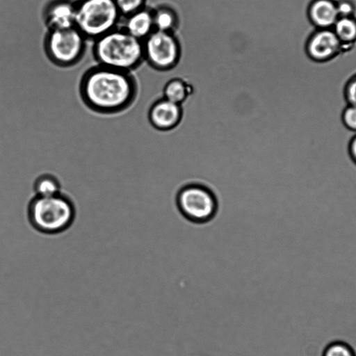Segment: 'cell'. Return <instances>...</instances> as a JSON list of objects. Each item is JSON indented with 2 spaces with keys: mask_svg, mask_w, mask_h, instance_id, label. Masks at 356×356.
Listing matches in <instances>:
<instances>
[{
  "mask_svg": "<svg viewBox=\"0 0 356 356\" xmlns=\"http://www.w3.org/2000/svg\"><path fill=\"white\" fill-rule=\"evenodd\" d=\"M323 356H355V353L348 344L336 341L325 348Z\"/></svg>",
  "mask_w": 356,
  "mask_h": 356,
  "instance_id": "cell-18",
  "label": "cell"
},
{
  "mask_svg": "<svg viewBox=\"0 0 356 356\" xmlns=\"http://www.w3.org/2000/svg\"><path fill=\"white\" fill-rule=\"evenodd\" d=\"M88 39L75 27L47 30L43 41L44 51L54 65L68 68L83 58Z\"/></svg>",
  "mask_w": 356,
  "mask_h": 356,
  "instance_id": "cell-5",
  "label": "cell"
},
{
  "mask_svg": "<svg viewBox=\"0 0 356 356\" xmlns=\"http://www.w3.org/2000/svg\"><path fill=\"white\" fill-rule=\"evenodd\" d=\"M348 151L352 160L356 164V135L349 143Z\"/></svg>",
  "mask_w": 356,
  "mask_h": 356,
  "instance_id": "cell-22",
  "label": "cell"
},
{
  "mask_svg": "<svg viewBox=\"0 0 356 356\" xmlns=\"http://www.w3.org/2000/svg\"><path fill=\"white\" fill-rule=\"evenodd\" d=\"M341 44L332 29H316L307 40L306 51L313 60L325 62L340 53Z\"/></svg>",
  "mask_w": 356,
  "mask_h": 356,
  "instance_id": "cell-8",
  "label": "cell"
},
{
  "mask_svg": "<svg viewBox=\"0 0 356 356\" xmlns=\"http://www.w3.org/2000/svg\"><path fill=\"white\" fill-rule=\"evenodd\" d=\"M335 35L343 44L356 42V18L339 17L332 27Z\"/></svg>",
  "mask_w": 356,
  "mask_h": 356,
  "instance_id": "cell-15",
  "label": "cell"
},
{
  "mask_svg": "<svg viewBox=\"0 0 356 356\" xmlns=\"http://www.w3.org/2000/svg\"><path fill=\"white\" fill-rule=\"evenodd\" d=\"M345 97L349 105L356 106V75L347 83L345 88Z\"/></svg>",
  "mask_w": 356,
  "mask_h": 356,
  "instance_id": "cell-21",
  "label": "cell"
},
{
  "mask_svg": "<svg viewBox=\"0 0 356 356\" xmlns=\"http://www.w3.org/2000/svg\"><path fill=\"white\" fill-rule=\"evenodd\" d=\"M33 190L35 196L38 197H50L63 193L58 178L49 173L39 175L33 182Z\"/></svg>",
  "mask_w": 356,
  "mask_h": 356,
  "instance_id": "cell-14",
  "label": "cell"
},
{
  "mask_svg": "<svg viewBox=\"0 0 356 356\" xmlns=\"http://www.w3.org/2000/svg\"><path fill=\"white\" fill-rule=\"evenodd\" d=\"M336 5L339 17H353L356 13V3L353 0H337Z\"/></svg>",
  "mask_w": 356,
  "mask_h": 356,
  "instance_id": "cell-19",
  "label": "cell"
},
{
  "mask_svg": "<svg viewBox=\"0 0 356 356\" xmlns=\"http://www.w3.org/2000/svg\"><path fill=\"white\" fill-rule=\"evenodd\" d=\"M122 17L146 6V0H114Z\"/></svg>",
  "mask_w": 356,
  "mask_h": 356,
  "instance_id": "cell-17",
  "label": "cell"
},
{
  "mask_svg": "<svg viewBox=\"0 0 356 356\" xmlns=\"http://www.w3.org/2000/svg\"><path fill=\"white\" fill-rule=\"evenodd\" d=\"M92 54L95 64L134 72L144 60L143 42L120 26L92 41Z\"/></svg>",
  "mask_w": 356,
  "mask_h": 356,
  "instance_id": "cell-2",
  "label": "cell"
},
{
  "mask_svg": "<svg viewBox=\"0 0 356 356\" xmlns=\"http://www.w3.org/2000/svg\"><path fill=\"white\" fill-rule=\"evenodd\" d=\"M311 23L317 29H332L339 17L334 0H313L307 10Z\"/></svg>",
  "mask_w": 356,
  "mask_h": 356,
  "instance_id": "cell-11",
  "label": "cell"
},
{
  "mask_svg": "<svg viewBox=\"0 0 356 356\" xmlns=\"http://www.w3.org/2000/svg\"><path fill=\"white\" fill-rule=\"evenodd\" d=\"M179 207L184 218L195 227H204L214 218L216 205L211 194L196 186L181 191L179 195Z\"/></svg>",
  "mask_w": 356,
  "mask_h": 356,
  "instance_id": "cell-7",
  "label": "cell"
},
{
  "mask_svg": "<svg viewBox=\"0 0 356 356\" xmlns=\"http://www.w3.org/2000/svg\"><path fill=\"white\" fill-rule=\"evenodd\" d=\"M152 10L155 30L175 33L179 23L175 10L171 6L163 4L152 8Z\"/></svg>",
  "mask_w": 356,
  "mask_h": 356,
  "instance_id": "cell-13",
  "label": "cell"
},
{
  "mask_svg": "<svg viewBox=\"0 0 356 356\" xmlns=\"http://www.w3.org/2000/svg\"><path fill=\"white\" fill-rule=\"evenodd\" d=\"M179 104L165 99L157 102L151 109L149 118L152 123L159 129H167L174 127L179 121Z\"/></svg>",
  "mask_w": 356,
  "mask_h": 356,
  "instance_id": "cell-12",
  "label": "cell"
},
{
  "mask_svg": "<svg viewBox=\"0 0 356 356\" xmlns=\"http://www.w3.org/2000/svg\"><path fill=\"white\" fill-rule=\"evenodd\" d=\"M342 121L348 129L356 132V106L348 105L343 110Z\"/></svg>",
  "mask_w": 356,
  "mask_h": 356,
  "instance_id": "cell-20",
  "label": "cell"
},
{
  "mask_svg": "<svg viewBox=\"0 0 356 356\" xmlns=\"http://www.w3.org/2000/svg\"><path fill=\"white\" fill-rule=\"evenodd\" d=\"M144 60L159 72L175 69L181 60V45L173 33L154 31L143 40Z\"/></svg>",
  "mask_w": 356,
  "mask_h": 356,
  "instance_id": "cell-6",
  "label": "cell"
},
{
  "mask_svg": "<svg viewBox=\"0 0 356 356\" xmlns=\"http://www.w3.org/2000/svg\"><path fill=\"white\" fill-rule=\"evenodd\" d=\"M47 30L75 26V0H50L42 10Z\"/></svg>",
  "mask_w": 356,
  "mask_h": 356,
  "instance_id": "cell-9",
  "label": "cell"
},
{
  "mask_svg": "<svg viewBox=\"0 0 356 356\" xmlns=\"http://www.w3.org/2000/svg\"><path fill=\"white\" fill-rule=\"evenodd\" d=\"M120 26L143 42L154 31L152 8L147 6L122 18Z\"/></svg>",
  "mask_w": 356,
  "mask_h": 356,
  "instance_id": "cell-10",
  "label": "cell"
},
{
  "mask_svg": "<svg viewBox=\"0 0 356 356\" xmlns=\"http://www.w3.org/2000/svg\"><path fill=\"white\" fill-rule=\"evenodd\" d=\"M187 95V86L179 79L170 81L164 89L165 99L173 103L179 104Z\"/></svg>",
  "mask_w": 356,
  "mask_h": 356,
  "instance_id": "cell-16",
  "label": "cell"
},
{
  "mask_svg": "<svg viewBox=\"0 0 356 356\" xmlns=\"http://www.w3.org/2000/svg\"><path fill=\"white\" fill-rule=\"evenodd\" d=\"M122 18L114 0H75V27L88 41L120 26Z\"/></svg>",
  "mask_w": 356,
  "mask_h": 356,
  "instance_id": "cell-4",
  "label": "cell"
},
{
  "mask_svg": "<svg viewBox=\"0 0 356 356\" xmlns=\"http://www.w3.org/2000/svg\"><path fill=\"white\" fill-rule=\"evenodd\" d=\"M76 217L75 204L63 193L50 197H33L26 211L30 226L36 232L49 236L69 229Z\"/></svg>",
  "mask_w": 356,
  "mask_h": 356,
  "instance_id": "cell-3",
  "label": "cell"
},
{
  "mask_svg": "<svg viewBox=\"0 0 356 356\" xmlns=\"http://www.w3.org/2000/svg\"><path fill=\"white\" fill-rule=\"evenodd\" d=\"M80 94L92 111L104 115L118 114L132 104L137 91L133 72L95 64L80 77Z\"/></svg>",
  "mask_w": 356,
  "mask_h": 356,
  "instance_id": "cell-1",
  "label": "cell"
}]
</instances>
